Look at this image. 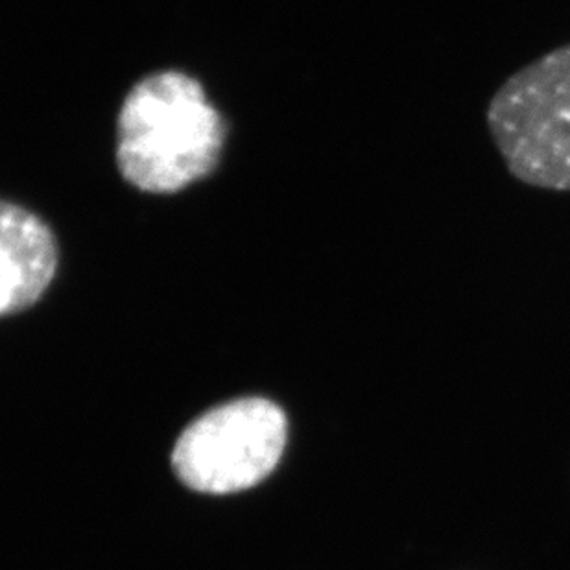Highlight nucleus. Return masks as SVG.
<instances>
[{"label":"nucleus","instance_id":"f257e3e1","mask_svg":"<svg viewBox=\"0 0 570 570\" xmlns=\"http://www.w3.org/2000/svg\"><path fill=\"white\" fill-rule=\"evenodd\" d=\"M224 139V120L202 83L179 70H161L126 95L117 122V165L139 190L178 193L213 173Z\"/></svg>","mask_w":570,"mask_h":570},{"label":"nucleus","instance_id":"f03ea898","mask_svg":"<svg viewBox=\"0 0 570 570\" xmlns=\"http://www.w3.org/2000/svg\"><path fill=\"white\" fill-rule=\"evenodd\" d=\"M485 122L508 173L533 189L570 190V43L497 89Z\"/></svg>","mask_w":570,"mask_h":570},{"label":"nucleus","instance_id":"7ed1b4c3","mask_svg":"<svg viewBox=\"0 0 570 570\" xmlns=\"http://www.w3.org/2000/svg\"><path fill=\"white\" fill-rule=\"evenodd\" d=\"M286 438L288 421L279 404L235 399L207 410L179 434L170 458L174 473L207 495L249 490L277 468Z\"/></svg>","mask_w":570,"mask_h":570},{"label":"nucleus","instance_id":"20e7f679","mask_svg":"<svg viewBox=\"0 0 570 570\" xmlns=\"http://www.w3.org/2000/svg\"><path fill=\"white\" fill-rule=\"evenodd\" d=\"M56 268L58 248L47 224L6 202L0 213V314L32 307L55 279Z\"/></svg>","mask_w":570,"mask_h":570}]
</instances>
